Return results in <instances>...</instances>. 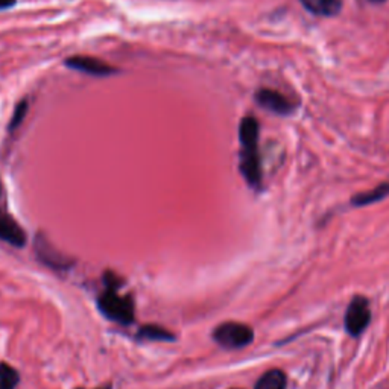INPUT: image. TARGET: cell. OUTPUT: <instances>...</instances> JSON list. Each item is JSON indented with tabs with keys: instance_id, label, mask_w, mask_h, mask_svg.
Segmentation results:
<instances>
[{
	"instance_id": "6da1fadb",
	"label": "cell",
	"mask_w": 389,
	"mask_h": 389,
	"mask_svg": "<svg viewBox=\"0 0 389 389\" xmlns=\"http://www.w3.org/2000/svg\"><path fill=\"white\" fill-rule=\"evenodd\" d=\"M259 132L257 119L244 117L239 126V139L242 145L240 151V172L246 182L252 187H259L261 182V166L259 155Z\"/></svg>"
},
{
	"instance_id": "7a4b0ae2",
	"label": "cell",
	"mask_w": 389,
	"mask_h": 389,
	"mask_svg": "<svg viewBox=\"0 0 389 389\" xmlns=\"http://www.w3.org/2000/svg\"><path fill=\"white\" fill-rule=\"evenodd\" d=\"M99 310L111 321L131 324L134 320V304L130 296L119 295L117 291L108 289L97 300Z\"/></svg>"
},
{
	"instance_id": "3957f363",
	"label": "cell",
	"mask_w": 389,
	"mask_h": 389,
	"mask_svg": "<svg viewBox=\"0 0 389 389\" xmlns=\"http://www.w3.org/2000/svg\"><path fill=\"white\" fill-rule=\"evenodd\" d=\"M215 341L224 349H244L254 339L251 327L239 322H224L213 331Z\"/></svg>"
},
{
	"instance_id": "277c9868",
	"label": "cell",
	"mask_w": 389,
	"mask_h": 389,
	"mask_svg": "<svg viewBox=\"0 0 389 389\" xmlns=\"http://www.w3.org/2000/svg\"><path fill=\"white\" fill-rule=\"evenodd\" d=\"M371 321V310L364 296L353 298L345 312V329L351 336H359Z\"/></svg>"
},
{
	"instance_id": "5b68a950",
	"label": "cell",
	"mask_w": 389,
	"mask_h": 389,
	"mask_svg": "<svg viewBox=\"0 0 389 389\" xmlns=\"http://www.w3.org/2000/svg\"><path fill=\"white\" fill-rule=\"evenodd\" d=\"M256 102L260 105L261 108H265L266 111H271L274 115L279 116H289L295 111L296 105L289 101L286 96H283L281 93L271 89H260L256 93Z\"/></svg>"
},
{
	"instance_id": "8992f818",
	"label": "cell",
	"mask_w": 389,
	"mask_h": 389,
	"mask_svg": "<svg viewBox=\"0 0 389 389\" xmlns=\"http://www.w3.org/2000/svg\"><path fill=\"white\" fill-rule=\"evenodd\" d=\"M66 66L78 70V72L87 73L91 76H111L116 75L117 70L97 58H93V56H86V55H76V56H70V58L66 60Z\"/></svg>"
},
{
	"instance_id": "52a82bcc",
	"label": "cell",
	"mask_w": 389,
	"mask_h": 389,
	"mask_svg": "<svg viewBox=\"0 0 389 389\" xmlns=\"http://www.w3.org/2000/svg\"><path fill=\"white\" fill-rule=\"evenodd\" d=\"M0 239L12 246H25L26 235L14 219L0 210Z\"/></svg>"
},
{
	"instance_id": "ba28073f",
	"label": "cell",
	"mask_w": 389,
	"mask_h": 389,
	"mask_svg": "<svg viewBox=\"0 0 389 389\" xmlns=\"http://www.w3.org/2000/svg\"><path fill=\"white\" fill-rule=\"evenodd\" d=\"M35 248H37L38 257L41 261H43V263L55 268V270H66V268L69 266L67 259L62 256L61 252L55 251L52 246L49 245V242L45 237H41V236L37 237Z\"/></svg>"
},
{
	"instance_id": "9c48e42d",
	"label": "cell",
	"mask_w": 389,
	"mask_h": 389,
	"mask_svg": "<svg viewBox=\"0 0 389 389\" xmlns=\"http://www.w3.org/2000/svg\"><path fill=\"white\" fill-rule=\"evenodd\" d=\"M310 14L321 17H335L342 10V0H300Z\"/></svg>"
},
{
	"instance_id": "30bf717a",
	"label": "cell",
	"mask_w": 389,
	"mask_h": 389,
	"mask_svg": "<svg viewBox=\"0 0 389 389\" xmlns=\"http://www.w3.org/2000/svg\"><path fill=\"white\" fill-rule=\"evenodd\" d=\"M286 374L280 370H271L257 381L256 389H286Z\"/></svg>"
},
{
	"instance_id": "8fae6325",
	"label": "cell",
	"mask_w": 389,
	"mask_h": 389,
	"mask_svg": "<svg viewBox=\"0 0 389 389\" xmlns=\"http://www.w3.org/2000/svg\"><path fill=\"white\" fill-rule=\"evenodd\" d=\"M140 339H148V341H174V335L169 333L165 329L157 327V325H145L139 331Z\"/></svg>"
},
{
	"instance_id": "7c38bea8",
	"label": "cell",
	"mask_w": 389,
	"mask_h": 389,
	"mask_svg": "<svg viewBox=\"0 0 389 389\" xmlns=\"http://www.w3.org/2000/svg\"><path fill=\"white\" fill-rule=\"evenodd\" d=\"M19 373L8 364H0V389H14L19 384Z\"/></svg>"
},
{
	"instance_id": "4fadbf2b",
	"label": "cell",
	"mask_w": 389,
	"mask_h": 389,
	"mask_svg": "<svg viewBox=\"0 0 389 389\" xmlns=\"http://www.w3.org/2000/svg\"><path fill=\"white\" fill-rule=\"evenodd\" d=\"M388 193H389V184H381V186L371 190V192L360 193L353 201H355V204H357V206H365V204L381 200V198H385Z\"/></svg>"
},
{
	"instance_id": "5bb4252c",
	"label": "cell",
	"mask_w": 389,
	"mask_h": 389,
	"mask_svg": "<svg viewBox=\"0 0 389 389\" xmlns=\"http://www.w3.org/2000/svg\"><path fill=\"white\" fill-rule=\"evenodd\" d=\"M26 113H27V101L19 102L16 110H14V115H12V117H11V122H10V126H8V131H10V132H12L14 130H17L19 126L22 125L23 119H25V116H26Z\"/></svg>"
},
{
	"instance_id": "9a60e30c",
	"label": "cell",
	"mask_w": 389,
	"mask_h": 389,
	"mask_svg": "<svg viewBox=\"0 0 389 389\" xmlns=\"http://www.w3.org/2000/svg\"><path fill=\"white\" fill-rule=\"evenodd\" d=\"M105 285H107L108 289H113V291H117V287H120V283H119V279L116 277L115 274H107L105 275Z\"/></svg>"
},
{
	"instance_id": "2e32d148",
	"label": "cell",
	"mask_w": 389,
	"mask_h": 389,
	"mask_svg": "<svg viewBox=\"0 0 389 389\" xmlns=\"http://www.w3.org/2000/svg\"><path fill=\"white\" fill-rule=\"evenodd\" d=\"M17 3V0H0V11L8 10Z\"/></svg>"
},
{
	"instance_id": "e0dca14e",
	"label": "cell",
	"mask_w": 389,
	"mask_h": 389,
	"mask_svg": "<svg viewBox=\"0 0 389 389\" xmlns=\"http://www.w3.org/2000/svg\"><path fill=\"white\" fill-rule=\"evenodd\" d=\"M371 3H384V2H386V0H370Z\"/></svg>"
},
{
	"instance_id": "ac0fdd59",
	"label": "cell",
	"mask_w": 389,
	"mask_h": 389,
	"mask_svg": "<svg viewBox=\"0 0 389 389\" xmlns=\"http://www.w3.org/2000/svg\"><path fill=\"white\" fill-rule=\"evenodd\" d=\"M102 389H111V388H110V386H107V388H102Z\"/></svg>"
}]
</instances>
